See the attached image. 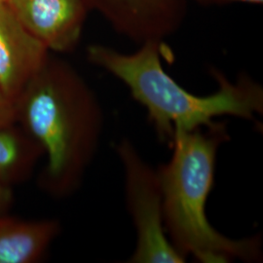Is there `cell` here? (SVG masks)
Here are the masks:
<instances>
[{
  "mask_svg": "<svg viewBox=\"0 0 263 263\" xmlns=\"http://www.w3.org/2000/svg\"><path fill=\"white\" fill-rule=\"evenodd\" d=\"M47 58V48L0 2V87L14 103Z\"/></svg>",
  "mask_w": 263,
  "mask_h": 263,
  "instance_id": "52a82bcc",
  "label": "cell"
},
{
  "mask_svg": "<svg viewBox=\"0 0 263 263\" xmlns=\"http://www.w3.org/2000/svg\"><path fill=\"white\" fill-rule=\"evenodd\" d=\"M116 151L124 168L126 199L137 233V245L130 262H185L186 258L171 244L166 234L156 170L141 158L128 140L121 141Z\"/></svg>",
  "mask_w": 263,
  "mask_h": 263,
  "instance_id": "277c9868",
  "label": "cell"
},
{
  "mask_svg": "<svg viewBox=\"0 0 263 263\" xmlns=\"http://www.w3.org/2000/svg\"><path fill=\"white\" fill-rule=\"evenodd\" d=\"M7 0H0V2H6Z\"/></svg>",
  "mask_w": 263,
  "mask_h": 263,
  "instance_id": "4fadbf2b",
  "label": "cell"
},
{
  "mask_svg": "<svg viewBox=\"0 0 263 263\" xmlns=\"http://www.w3.org/2000/svg\"><path fill=\"white\" fill-rule=\"evenodd\" d=\"M16 120L46 156L39 183L54 197L78 189L94 159L104 115L94 93L65 63L46 59L15 101Z\"/></svg>",
  "mask_w": 263,
  "mask_h": 263,
  "instance_id": "6da1fadb",
  "label": "cell"
},
{
  "mask_svg": "<svg viewBox=\"0 0 263 263\" xmlns=\"http://www.w3.org/2000/svg\"><path fill=\"white\" fill-rule=\"evenodd\" d=\"M229 140L226 125H213L182 132L171 143L173 154L168 163L156 170L163 197L166 234L171 244L187 258L203 263H226L261 258L258 236L230 239L211 226L206 205L215 182L216 154Z\"/></svg>",
  "mask_w": 263,
  "mask_h": 263,
  "instance_id": "3957f363",
  "label": "cell"
},
{
  "mask_svg": "<svg viewBox=\"0 0 263 263\" xmlns=\"http://www.w3.org/2000/svg\"><path fill=\"white\" fill-rule=\"evenodd\" d=\"M43 151L16 123L0 127V181L10 185L31 173Z\"/></svg>",
  "mask_w": 263,
  "mask_h": 263,
  "instance_id": "9c48e42d",
  "label": "cell"
},
{
  "mask_svg": "<svg viewBox=\"0 0 263 263\" xmlns=\"http://www.w3.org/2000/svg\"><path fill=\"white\" fill-rule=\"evenodd\" d=\"M162 41H147L133 54H123L104 45H92L87 55L91 63L121 80L132 97L143 105L162 142L171 145L177 134L205 128L220 116L255 121L263 113V89L242 74L232 82L213 69L217 91L210 96L191 94L164 70Z\"/></svg>",
  "mask_w": 263,
  "mask_h": 263,
  "instance_id": "7a4b0ae2",
  "label": "cell"
},
{
  "mask_svg": "<svg viewBox=\"0 0 263 263\" xmlns=\"http://www.w3.org/2000/svg\"><path fill=\"white\" fill-rule=\"evenodd\" d=\"M12 202V192L9 185L0 181V216L6 215Z\"/></svg>",
  "mask_w": 263,
  "mask_h": 263,
  "instance_id": "8fae6325",
  "label": "cell"
},
{
  "mask_svg": "<svg viewBox=\"0 0 263 263\" xmlns=\"http://www.w3.org/2000/svg\"><path fill=\"white\" fill-rule=\"evenodd\" d=\"M99 11L120 35L142 44L162 41L183 24L186 0H83Z\"/></svg>",
  "mask_w": 263,
  "mask_h": 263,
  "instance_id": "5b68a950",
  "label": "cell"
},
{
  "mask_svg": "<svg viewBox=\"0 0 263 263\" xmlns=\"http://www.w3.org/2000/svg\"><path fill=\"white\" fill-rule=\"evenodd\" d=\"M17 123L15 103L0 87V127Z\"/></svg>",
  "mask_w": 263,
  "mask_h": 263,
  "instance_id": "30bf717a",
  "label": "cell"
},
{
  "mask_svg": "<svg viewBox=\"0 0 263 263\" xmlns=\"http://www.w3.org/2000/svg\"><path fill=\"white\" fill-rule=\"evenodd\" d=\"M61 232L56 219L25 220L0 216V263H34Z\"/></svg>",
  "mask_w": 263,
  "mask_h": 263,
  "instance_id": "ba28073f",
  "label": "cell"
},
{
  "mask_svg": "<svg viewBox=\"0 0 263 263\" xmlns=\"http://www.w3.org/2000/svg\"><path fill=\"white\" fill-rule=\"evenodd\" d=\"M203 3H228V2H243L250 4H262L263 0H198Z\"/></svg>",
  "mask_w": 263,
  "mask_h": 263,
  "instance_id": "7c38bea8",
  "label": "cell"
},
{
  "mask_svg": "<svg viewBox=\"0 0 263 263\" xmlns=\"http://www.w3.org/2000/svg\"><path fill=\"white\" fill-rule=\"evenodd\" d=\"M10 9L48 51L76 47L88 7L83 0H7Z\"/></svg>",
  "mask_w": 263,
  "mask_h": 263,
  "instance_id": "8992f818",
  "label": "cell"
}]
</instances>
